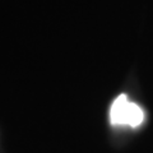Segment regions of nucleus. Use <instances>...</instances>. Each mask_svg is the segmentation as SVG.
<instances>
[{"instance_id":"1","label":"nucleus","mask_w":153,"mask_h":153,"mask_svg":"<svg viewBox=\"0 0 153 153\" xmlns=\"http://www.w3.org/2000/svg\"><path fill=\"white\" fill-rule=\"evenodd\" d=\"M143 110L137 103L129 101L126 94L119 96L110 108V121L112 125H129L137 128L143 123Z\"/></svg>"}]
</instances>
